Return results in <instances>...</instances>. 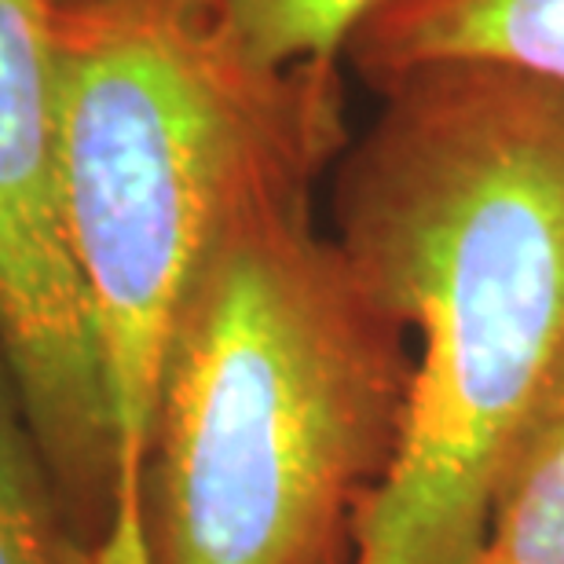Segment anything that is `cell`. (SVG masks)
I'll return each mask as SVG.
<instances>
[{"label":"cell","mask_w":564,"mask_h":564,"mask_svg":"<svg viewBox=\"0 0 564 564\" xmlns=\"http://www.w3.org/2000/svg\"><path fill=\"white\" fill-rule=\"evenodd\" d=\"M386 96L334 187V242L419 334L397 462L352 564H477L564 370V93L440 66Z\"/></svg>","instance_id":"1"},{"label":"cell","mask_w":564,"mask_h":564,"mask_svg":"<svg viewBox=\"0 0 564 564\" xmlns=\"http://www.w3.org/2000/svg\"><path fill=\"white\" fill-rule=\"evenodd\" d=\"M308 191H253L191 282L140 462L143 564L356 561L414 359L408 326L315 231Z\"/></svg>","instance_id":"2"},{"label":"cell","mask_w":564,"mask_h":564,"mask_svg":"<svg viewBox=\"0 0 564 564\" xmlns=\"http://www.w3.org/2000/svg\"><path fill=\"white\" fill-rule=\"evenodd\" d=\"M66 231L121 451L99 564H143L140 462L184 297L242 202L341 151L337 77H268L169 0L55 11Z\"/></svg>","instance_id":"3"},{"label":"cell","mask_w":564,"mask_h":564,"mask_svg":"<svg viewBox=\"0 0 564 564\" xmlns=\"http://www.w3.org/2000/svg\"><path fill=\"white\" fill-rule=\"evenodd\" d=\"M0 348L55 488L99 554L118 517L121 451L66 231L48 0H0Z\"/></svg>","instance_id":"4"},{"label":"cell","mask_w":564,"mask_h":564,"mask_svg":"<svg viewBox=\"0 0 564 564\" xmlns=\"http://www.w3.org/2000/svg\"><path fill=\"white\" fill-rule=\"evenodd\" d=\"M345 59L375 88L480 66L564 93V0H378Z\"/></svg>","instance_id":"5"},{"label":"cell","mask_w":564,"mask_h":564,"mask_svg":"<svg viewBox=\"0 0 564 564\" xmlns=\"http://www.w3.org/2000/svg\"><path fill=\"white\" fill-rule=\"evenodd\" d=\"M268 77H334L378 0H169Z\"/></svg>","instance_id":"6"},{"label":"cell","mask_w":564,"mask_h":564,"mask_svg":"<svg viewBox=\"0 0 564 564\" xmlns=\"http://www.w3.org/2000/svg\"><path fill=\"white\" fill-rule=\"evenodd\" d=\"M480 557L495 564H564V370L513 447Z\"/></svg>","instance_id":"7"},{"label":"cell","mask_w":564,"mask_h":564,"mask_svg":"<svg viewBox=\"0 0 564 564\" xmlns=\"http://www.w3.org/2000/svg\"><path fill=\"white\" fill-rule=\"evenodd\" d=\"M0 564H99L77 532L0 348Z\"/></svg>","instance_id":"8"},{"label":"cell","mask_w":564,"mask_h":564,"mask_svg":"<svg viewBox=\"0 0 564 564\" xmlns=\"http://www.w3.org/2000/svg\"><path fill=\"white\" fill-rule=\"evenodd\" d=\"M48 4H52L55 11H66V8H82V4H88V0H48Z\"/></svg>","instance_id":"9"},{"label":"cell","mask_w":564,"mask_h":564,"mask_svg":"<svg viewBox=\"0 0 564 564\" xmlns=\"http://www.w3.org/2000/svg\"><path fill=\"white\" fill-rule=\"evenodd\" d=\"M477 564H495V561H488V557H477Z\"/></svg>","instance_id":"10"}]
</instances>
